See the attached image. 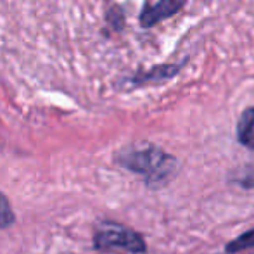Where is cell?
<instances>
[{
	"label": "cell",
	"instance_id": "5",
	"mask_svg": "<svg viewBox=\"0 0 254 254\" xmlns=\"http://www.w3.org/2000/svg\"><path fill=\"white\" fill-rule=\"evenodd\" d=\"M237 138L244 147L254 151V107L242 111L237 123Z\"/></svg>",
	"mask_w": 254,
	"mask_h": 254
},
{
	"label": "cell",
	"instance_id": "2",
	"mask_svg": "<svg viewBox=\"0 0 254 254\" xmlns=\"http://www.w3.org/2000/svg\"><path fill=\"white\" fill-rule=\"evenodd\" d=\"M94 248L102 253L138 254L145 251L140 234L118 223H102L94 235Z\"/></svg>",
	"mask_w": 254,
	"mask_h": 254
},
{
	"label": "cell",
	"instance_id": "3",
	"mask_svg": "<svg viewBox=\"0 0 254 254\" xmlns=\"http://www.w3.org/2000/svg\"><path fill=\"white\" fill-rule=\"evenodd\" d=\"M187 0H159L156 5H145V9L140 14L142 28H152L157 23L175 16Z\"/></svg>",
	"mask_w": 254,
	"mask_h": 254
},
{
	"label": "cell",
	"instance_id": "4",
	"mask_svg": "<svg viewBox=\"0 0 254 254\" xmlns=\"http://www.w3.org/2000/svg\"><path fill=\"white\" fill-rule=\"evenodd\" d=\"M185 63H187V59H184L182 63H178V64H161V66L152 67L151 71L138 73L135 78H131V83H135V85L163 83V81H168V80H171L173 76H177Z\"/></svg>",
	"mask_w": 254,
	"mask_h": 254
},
{
	"label": "cell",
	"instance_id": "1",
	"mask_svg": "<svg viewBox=\"0 0 254 254\" xmlns=\"http://www.w3.org/2000/svg\"><path fill=\"white\" fill-rule=\"evenodd\" d=\"M116 163L133 173L144 175L149 184L161 182L175 170V157L161 151L156 145L144 147H128L118 152Z\"/></svg>",
	"mask_w": 254,
	"mask_h": 254
},
{
	"label": "cell",
	"instance_id": "6",
	"mask_svg": "<svg viewBox=\"0 0 254 254\" xmlns=\"http://www.w3.org/2000/svg\"><path fill=\"white\" fill-rule=\"evenodd\" d=\"M253 248H254V228L244 232V234H241L239 237H235L234 241L228 242L227 248H225V253L235 254L241 251H248V249H253Z\"/></svg>",
	"mask_w": 254,
	"mask_h": 254
},
{
	"label": "cell",
	"instance_id": "7",
	"mask_svg": "<svg viewBox=\"0 0 254 254\" xmlns=\"http://www.w3.org/2000/svg\"><path fill=\"white\" fill-rule=\"evenodd\" d=\"M16 221V214H14L10 202L5 195L0 192V228H9Z\"/></svg>",
	"mask_w": 254,
	"mask_h": 254
}]
</instances>
